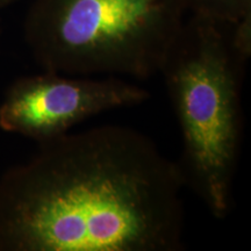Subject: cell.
Wrapping results in <instances>:
<instances>
[{
    "label": "cell",
    "instance_id": "6da1fadb",
    "mask_svg": "<svg viewBox=\"0 0 251 251\" xmlns=\"http://www.w3.org/2000/svg\"><path fill=\"white\" fill-rule=\"evenodd\" d=\"M40 144L0 177V251L184 250V176L150 137L103 125Z\"/></svg>",
    "mask_w": 251,
    "mask_h": 251
},
{
    "label": "cell",
    "instance_id": "7a4b0ae2",
    "mask_svg": "<svg viewBox=\"0 0 251 251\" xmlns=\"http://www.w3.org/2000/svg\"><path fill=\"white\" fill-rule=\"evenodd\" d=\"M250 54L251 19L227 24L188 15L159 70L179 124L185 184L219 220L233 202Z\"/></svg>",
    "mask_w": 251,
    "mask_h": 251
},
{
    "label": "cell",
    "instance_id": "3957f363",
    "mask_svg": "<svg viewBox=\"0 0 251 251\" xmlns=\"http://www.w3.org/2000/svg\"><path fill=\"white\" fill-rule=\"evenodd\" d=\"M186 14L185 0H35L25 35L45 71L148 79Z\"/></svg>",
    "mask_w": 251,
    "mask_h": 251
},
{
    "label": "cell",
    "instance_id": "277c9868",
    "mask_svg": "<svg viewBox=\"0 0 251 251\" xmlns=\"http://www.w3.org/2000/svg\"><path fill=\"white\" fill-rule=\"evenodd\" d=\"M149 97L142 86L117 76L45 71L20 78L8 87L0 103V128L42 143L93 115L140 105Z\"/></svg>",
    "mask_w": 251,
    "mask_h": 251
},
{
    "label": "cell",
    "instance_id": "5b68a950",
    "mask_svg": "<svg viewBox=\"0 0 251 251\" xmlns=\"http://www.w3.org/2000/svg\"><path fill=\"white\" fill-rule=\"evenodd\" d=\"M188 15L227 24L251 19V0H185Z\"/></svg>",
    "mask_w": 251,
    "mask_h": 251
},
{
    "label": "cell",
    "instance_id": "8992f818",
    "mask_svg": "<svg viewBox=\"0 0 251 251\" xmlns=\"http://www.w3.org/2000/svg\"><path fill=\"white\" fill-rule=\"evenodd\" d=\"M14 1H17V0H0V8L5 7V6H8L11 4H13Z\"/></svg>",
    "mask_w": 251,
    "mask_h": 251
}]
</instances>
